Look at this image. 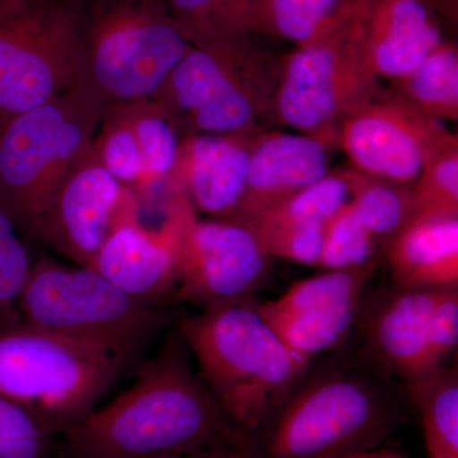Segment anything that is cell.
<instances>
[{
  "label": "cell",
  "instance_id": "d4e9b609",
  "mask_svg": "<svg viewBox=\"0 0 458 458\" xmlns=\"http://www.w3.org/2000/svg\"><path fill=\"white\" fill-rule=\"evenodd\" d=\"M190 44L262 32V0H165Z\"/></svg>",
  "mask_w": 458,
  "mask_h": 458
},
{
  "label": "cell",
  "instance_id": "5b68a950",
  "mask_svg": "<svg viewBox=\"0 0 458 458\" xmlns=\"http://www.w3.org/2000/svg\"><path fill=\"white\" fill-rule=\"evenodd\" d=\"M190 47L165 0H82L77 84L105 106L150 98Z\"/></svg>",
  "mask_w": 458,
  "mask_h": 458
},
{
  "label": "cell",
  "instance_id": "484cf974",
  "mask_svg": "<svg viewBox=\"0 0 458 458\" xmlns=\"http://www.w3.org/2000/svg\"><path fill=\"white\" fill-rule=\"evenodd\" d=\"M352 221L385 252L412 218L411 186L363 174L345 205Z\"/></svg>",
  "mask_w": 458,
  "mask_h": 458
},
{
  "label": "cell",
  "instance_id": "30bf717a",
  "mask_svg": "<svg viewBox=\"0 0 458 458\" xmlns=\"http://www.w3.org/2000/svg\"><path fill=\"white\" fill-rule=\"evenodd\" d=\"M333 38L283 56L273 116L303 134H337L340 123L385 92L344 41Z\"/></svg>",
  "mask_w": 458,
  "mask_h": 458
},
{
  "label": "cell",
  "instance_id": "6da1fadb",
  "mask_svg": "<svg viewBox=\"0 0 458 458\" xmlns=\"http://www.w3.org/2000/svg\"><path fill=\"white\" fill-rule=\"evenodd\" d=\"M180 346H165L105 408L60 428L69 458H174L240 432Z\"/></svg>",
  "mask_w": 458,
  "mask_h": 458
},
{
  "label": "cell",
  "instance_id": "f1b7e54d",
  "mask_svg": "<svg viewBox=\"0 0 458 458\" xmlns=\"http://www.w3.org/2000/svg\"><path fill=\"white\" fill-rule=\"evenodd\" d=\"M412 216H458V143L434 153L411 186Z\"/></svg>",
  "mask_w": 458,
  "mask_h": 458
},
{
  "label": "cell",
  "instance_id": "4fadbf2b",
  "mask_svg": "<svg viewBox=\"0 0 458 458\" xmlns=\"http://www.w3.org/2000/svg\"><path fill=\"white\" fill-rule=\"evenodd\" d=\"M137 213L131 192L101 165L90 144L26 233L89 267L114 225Z\"/></svg>",
  "mask_w": 458,
  "mask_h": 458
},
{
  "label": "cell",
  "instance_id": "836d02e7",
  "mask_svg": "<svg viewBox=\"0 0 458 458\" xmlns=\"http://www.w3.org/2000/svg\"><path fill=\"white\" fill-rule=\"evenodd\" d=\"M21 0H0V8L14 7Z\"/></svg>",
  "mask_w": 458,
  "mask_h": 458
},
{
  "label": "cell",
  "instance_id": "3957f363",
  "mask_svg": "<svg viewBox=\"0 0 458 458\" xmlns=\"http://www.w3.org/2000/svg\"><path fill=\"white\" fill-rule=\"evenodd\" d=\"M390 377L375 367H327L304 376L250 434L255 458H342L381 447L403 421Z\"/></svg>",
  "mask_w": 458,
  "mask_h": 458
},
{
  "label": "cell",
  "instance_id": "ba28073f",
  "mask_svg": "<svg viewBox=\"0 0 458 458\" xmlns=\"http://www.w3.org/2000/svg\"><path fill=\"white\" fill-rule=\"evenodd\" d=\"M23 325L104 346L131 358L165 325L152 303L126 293L90 267L40 256L18 298Z\"/></svg>",
  "mask_w": 458,
  "mask_h": 458
},
{
  "label": "cell",
  "instance_id": "cb8c5ba5",
  "mask_svg": "<svg viewBox=\"0 0 458 458\" xmlns=\"http://www.w3.org/2000/svg\"><path fill=\"white\" fill-rule=\"evenodd\" d=\"M417 406L429 458H458V373L441 369L406 385Z\"/></svg>",
  "mask_w": 458,
  "mask_h": 458
},
{
  "label": "cell",
  "instance_id": "e0dca14e",
  "mask_svg": "<svg viewBox=\"0 0 458 458\" xmlns=\"http://www.w3.org/2000/svg\"><path fill=\"white\" fill-rule=\"evenodd\" d=\"M344 41L369 73L394 82L445 40L424 0H354Z\"/></svg>",
  "mask_w": 458,
  "mask_h": 458
},
{
  "label": "cell",
  "instance_id": "277c9868",
  "mask_svg": "<svg viewBox=\"0 0 458 458\" xmlns=\"http://www.w3.org/2000/svg\"><path fill=\"white\" fill-rule=\"evenodd\" d=\"M283 56L250 36L191 45L153 98L174 117L181 135L247 134L273 114Z\"/></svg>",
  "mask_w": 458,
  "mask_h": 458
},
{
  "label": "cell",
  "instance_id": "44dd1931",
  "mask_svg": "<svg viewBox=\"0 0 458 458\" xmlns=\"http://www.w3.org/2000/svg\"><path fill=\"white\" fill-rule=\"evenodd\" d=\"M394 286L445 289L458 286V216H412L386 247Z\"/></svg>",
  "mask_w": 458,
  "mask_h": 458
},
{
  "label": "cell",
  "instance_id": "d6986e66",
  "mask_svg": "<svg viewBox=\"0 0 458 458\" xmlns=\"http://www.w3.org/2000/svg\"><path fill=\"white\" fill-rule=\"evenodd\" d=\"M361 174L351 165L334 168L245 223L254 228L271 258L318 267L327 223L351 200Z\"/></svg>",
  "mask_w": 458,
  "mask_h": 458
},
{
  "label": "cell",
  "instance_id": "4dcf8cb0",
  "mask_svg": "<svg viewBox=\"0 0 458 458\" xmlns=\"http://www.w3.org/2000/svg\"><path fill=\"white\" fill-rule=\"evenodd\" d=\"M18 232L11 216L0 208V313L17 304L32 267L29 250Z\"/></svg>",
  "mask_w": 458,
  "mask_h": 458
},
{
  "label": "cell",
  "instance_id": "8fae6325",
  "mask_svg": "<svg viewBox=\"0 0 458 458\" xmlns=\"http://www.w3.org/2000/svg\"><path fill=\"white\" fill-rule=\"evenodd\" d=\"M271 259L251 225L236 218L200 219L192 210L172 300L203 309L252 300L269 278Z\"/></svg>",
  "mask_w": 458,
  "mask_h": 458
},
{
  "label": "cell",
  "instance_id": "ac0fdd59",
  "mask_svg": "<svg viewBox=\"0 0 458 458\" xmlns=\"http://www.w3.org/2000/svg\"><path fill=\"white\" fill-rule=\"evenodd\" d=\"M259 131L183 135L176 164L165 180L174 197L185 199L195 212L210 218L233 216L245 195L250 157Z\"/></svg>",
  "mask_w": 458,
  "mask_h": 458
},
{
  "label": "cell",
  "instance_id": "5bb4252c",
  "mask_svg": "<svg viewBox=\"0 0 458 458\" xmlns=\"http://www.w3.org/2000/svg\"><path fill=\"white\" fill-rule=\"evenodd\" d=\"M378 264L327 270L300 280L278 300L258 303L259 311L289 349L311 360L351 333L364 289Z\"/></svg>",
  "mask_w": 458,
  "mask_h": 458
},
{
  "label": "cell",
  "instance_id": "4316f807",
  "mask_svg": "<svg viewBox=\"0 0 458 458\" xmlns=\"http://www.w3.org/2000/svg\"><path fill=\"white\" fill-rule=\"evenodd\" d=\"M123 105L143 157L144 186L167 180L176 164L182 138L174 117L153 98Z\"/></svg>",
  "mask_w": 458,
  "mask_h": 458
},
{
  "label": "cell",
  "instance_id": "7402d4cb",
  "mask_svg": "<svg viewBox=\"0 0 458 458\" xmlns=\"http://www.w3.org/2000/svg\"><path fill=\"white\" fill-rule=\"evenodd\" d=\"M394 95L419 113L438 122L458 119V49L442 41L423 62L394 81Z\"/></svg>",
  "mask_w": 458,
  "mask_h": 458
},
{
  "label": "cell",
  "instance_id": "1f68e13d",
  "mask_svg": "<svg viewBox=\"0 0 458 458\" xmlns=\"http://www.w3.org/2000/svg\"><path fill=\"white\" fill-rule=\"evenodd\" d=\"M174 458H255L251 437L246 432H237L225 441Z\"/></svg>",
  "mask_w": 458,
  "mask_h": 458
},
{
  "label": "cell",
  "instance_id": "52a82bcc",
  "mask_svg": "<svg viewBox=\"0 0 458 458\" xmlns=\"http://www.w3.org/2000/svg\"><path fill=\"white\" fill-rule=\"evenodd\" d=\"M129 360L104 346L23 325L0 333V396L59 430L95 409Z\"/></svg>",
  "mask_w": 458,
  "mask_h": 458
},
{
  "label": "cell",
  "instance_id": "83f0119b",
  "mask_svg": "<svg viewBox=\"0 0 458 458\" xmlns=\"http://www.w3.org/2000/svg\"><path fill=\"white\" fill-rule=\"evenodd\" d=\"M92 148L99 162L122 185H143L146 167L123 104L107 105Z\"/></svg>",
  "mask_w": 458,
  "mask_h": 458
},
{
  "label": "cell",
  "instance_id": "9c48e42d",
  "mask_svg": "<svg viewBox=\"0 0 458 458\" xmlns=\"http://www.w3.org/2000/svg\"><path fill=\"white\" fill-rule=\"evenodd\" d=\"M82 0L0 8V123L77 86Z\"/></svg>",
  "mask_w": 458,
  "mask_h": 458
},
{
  "label": "cell",
  "instance_id": "ffe728a7",
  "mask_svg": "<svg viewBox=\"0 0 458 458\" xmlns=\"http://www.w3.org/2000/svg\"><path fill=\"white\" fill-rule=\"evenodd\" d=\"M337 134H256L242 203L229 218L249 221L301 190L318 182L330 171Z\"/></svg>",
  "mask_w": 458,
  "mask_h": 458
},
{
  "label": "cell",
  "instance_id": "603a6c76",
  "mask_svg": "<svg viewBox=\"0 0 458 458\" xmlns=\"http://www.w3.org/2000/svg\"><path fill=\"white\" fill-rule=\"evenodd\" d=\"M352 7L354 0H262V32L311 47L344 31Z\"/></svg>",
  "mask_w": 458,
  "mask_h": 458
},
{
  "label": "cell",
  "instance_id": "f546056e",
  "mask_svg": "<svg viewBox=\"0 0 458 458\" xmlns=\"http://www.w3.org/2000/svg\"><path fill=\"white\" fill-rule=\"evenodd\" d=\"M49 430L30 410L0 396V458H47Z\"/></svg>",
  "mask_w": 458,
  "mask_h": 458
},
{
  "label": "cell",
  "instance_id": "d6a6232c",
  "mask_svg": "<svg viewBox=\"0 0 458 458\" xmlns=\"http://www.w3.org/2000/svg\"><path fill=\"white\" fill-rule=\"evenodd\" d=\"M342 458H408L400 452L386 450V448L377 447L373 450L358 452V454H349Z\"/></svg>",
  "mask_w": 458,
  "mask_h": 458
},
{
  "label": "cell",
  "instance_id": "8992f818",
  "mask_svg": "<svg viewBox=\"0 0 458 458\" xmlns=\"http://www.w3.org/2000/svg\"><path fill=\"white\" fill-rule=\"evenodd\" d=\"M104 102L82 86L0 123V208L20 231L44 212L98 132Z\"/></svg>",
  "mask_w": 458,
  "mask_h": 458
},
{
  "label": "cell",
  "instance_id": "7c38bea8",
  "mask_svg": "<svg viewBox=\"0 0 458 458\" xmlns=\"http://www.w3.org/2000/svg\"><path fill=\"white\" fill-rule=\"evenodd\" d=\"M458 143L445 123L430 119L391 92L349 114L337 128V148L351 167L375 179L414 185L427 159Z\"/></svg>",
  "mask_w": 458,
  "mask_h": 458
},
{
  "label": "cell",
  "instance_id": "2e32d148",
  "mask_svg": "<svg viewBox=\"0 0 458 458\" xmlns=\"http://www.w3.org/2000/svg\"><path fill=\"white\" fill-rule=\"evenodd\" d=\"M192 210L185 199L174 197L158 229L143 227L138 213L126 216L89 267L144 302L171 295L179 276L183 227Z\"/></svg>",
  "mask_w": 458,
  "mask_h": 458
},
{
  "label": "cell",
  "instance_id": "9a60e30c",
  "mask_svg": "<svg viewBox=\"0 0 458 458\" xmlns=\"http://www.w3.org/2000/svg\"><path fill=\"white\" fill-rule=\"evenodd\" d=\"M442 291L394 285L363 297L355 325L375 369L409 385L445 366L432 345L433 312Z\"/></svg>",
  "mask_w": 458,
  "mask_h": 458
},
{
  "label": "cell",
  "instance_id": "7a4b0ae2",
  "mask_svg": "<svg viewBox=\"0 0 458 458\" xmlns=\"http://www.w3.org/2000/svg\"><path fill=\"white\" fill-rule=\"evenodd\" d=\"M180 331L201 381L247 434L269 420L311 366L262 318L255 298L204 307L181 319Z\"/></svg>",
  "mask_w": 458,
  "mask_h": 458
}]
</instances>
